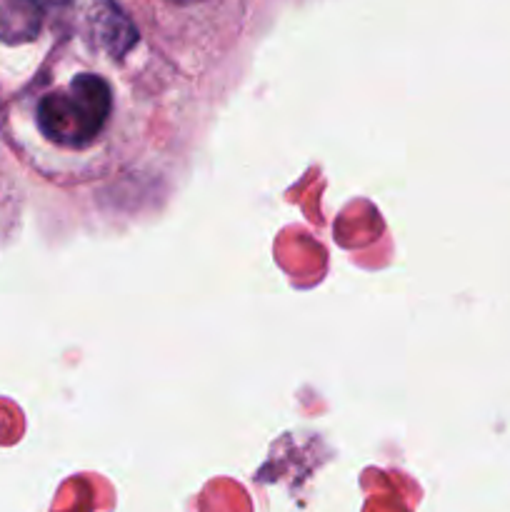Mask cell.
I'll return each instance as SVG.
<instances>
[{
  "instance_id": "1",
  "label": "cell",
  "mask_w": 510,
  "mask_h": 512,
  "mask_svg": "<svg viewBox=\"0 0 510 512\" xmlns=\"http://www.w3.org/2000/svg\"><path fill=\"white\" fill-rule=\"evenodd\" d=\"M113 110L110 85L100 75L83 73L65 90L48 93L38 105V128L50 143L85 148L105 128Z\"/></svg>"
},
{
  "instance_id": "2",
  "label": "cell",
  "mask_w": 510,
  "mask_h": 512,
  "mask_svg": "<svg viewBox=\"0 0 510 512\" xmlns=\"http://www.w3.org/2000/svg\"><path fill=\"white\" fill-rule=\"evenodd\" d=\"M40 28V8L35 0H8L0 10V38L8 43L30 40Z\"/></svg>"
},
{
  "instance_id": "3",
  "label": "cell",
  "mask_w": 510,
  "mask_h": 512,
  "mask_svg": "<svg viewBox=\"0 0 510 512\" xmlns=\"http://www.w3.org/2000/svg\"><path fill=\"white\" fill-rule=\"evenodd\" d=\"M105 8L95 15L98 23V38L110 55H123L130 45L138 40L133 23L118 10V5L103 3Z\"/></svg>"
}]
</instances>
